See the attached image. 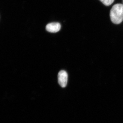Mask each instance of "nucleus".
I'll use <instances>...</instances> for the list:
<instances>
[{"label":"nucleus","instance_id":"20e7f679","mask_svg":"<svg viewBox=\"0 0 123 123\" xmlns=\"http://www.w3.org/2000/svg\"><path fill=\"white\" fill-rule=\"evenodd\" d=\"M104 5L106 6H109L112 4L115 0H99Z\"/></svg>","mask_w":123,"mask_h":123},{"label":"nucleus","instance_id":"f257e3e1","mask_svg":"<svg viewBox=\"0 0 123 123\" xmlns=\"http://www.w3.org/2000/svg\"><path fill=\"white\" fill-rule=\"evenodd\" d=\"M111 20L114 24H118L123 20V5L116 4L112 6L110 12Z\"/></svg>","mask_w":123,"mask_h":123},{"label":"nucleus","instance_id":"7ed1b4c3","mask_svg":"<svg viewBox=\"0 0 123 123\" xmlns=\"http://www.w3.org/2000/svg\"><path fill=\"white\" fill-rule=\"evenodd\" d=\"M61 25L58 22L51 23L48 24L46 26V30L50 33H55L60 30Z\"/></svg>","mask_w":123,"mask_h":123},{"label":"nucleus","instance_id":"39448f33","mask_svg":"<svg viewBox=\"0 0 123 123\" xmlns=\"http://www.w3.org/2000/svg\"></svg>","mask_w":123,"mask_h":123},{"label":"nucleus","instance_id":"f03ea898","mask_svg":"<svg viewBox=\"0 0 123 123\" xmlns=\"http://www.w3.org/2000/svg\"><path fill=\"white\" fill-rule=\"evenodd\" d=\"M58 83L62 88L66 87L68 84V74L66 71L61 70L58 74Z\"/></svg>","mask_w":123,"mask_h":123}]
</instances>
